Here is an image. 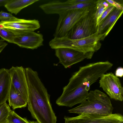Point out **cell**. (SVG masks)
<instances>
[{
    "label": "cell",
    "instance_id": "6da1fadb",
    "mask_svg": "<svg viewBox=\"0 0 123 123\" xmlns=\"http://www.w3.org/2000/svg\"><path fill=\"white\" fill-rule=\"evenodd\" d=\"M108 61L88 64L80 67L63 88L61 95L56 101L58 105L71 107L86 99L91 86L112 68Z\"/></svg>",
    "mask_w": 123,
    "mask_h": 123
},
{
    "label": "cell",
    "instance_id": "7a4b0ae2",
    "mask_svg": "<svg viewBox=\"0 0 123 123\" xmlns=\"http://www.w3.org/2000/svg\"><path fill=\"white\" fill-rule=\"evenodd\" d=\"M25 71L28 88V110L38 123H56L50 95L37 72L29 67L25 68Z\"/></svg>",
    "mask_w": 123,
    "mask_h": 123
},
{
    "label": "cell",
    "instance_id": "3957f363",
    "mask_svg": "<svg viewBox=\"0 0 123 123\" xmlns=\"http://www.w3.org/2000/svg\"><path fill=\"white\" fill-rule=\"evenodd\" d=\"M104 35V34H99L97 31L90 36L78 39H72L66 36L60 38L54 37L49 41V44L52 49H71L86 55L91 59L94 53L101 48V44L100 41L103 40Z\"/></svg>",
    "mask_w": 123,
    "mask_h": 123
},
{
    "label": "cell",
    "instance_id": "277c9868",
    "mask_svg": "<svg viewBox=\"0 0 123 123\" xmlns=\"http://www.w3.org/2000/svg\"><path fill=\"white\" fill-rule=\"evenodd\" d=\"M113 107L110 98L101 91H90L79 106L68 110L69 113L106 115L112 113Z\"/></svg>",
    "mask_w": 123,
    "mask_h": 123
},
{
    "label": "cell",
    "instance_id": "5b68a950",
    "mask_svg": "<svg viewBox=\"0 0 123 123\" xmlns=\"http://www.w3.org/2000/svg\"><path fill=\"white\" fill-rule=\"evenodd\" d=\"M69 10L59 14L57 25L54 34V37L66 36L75 25L95 6Z\"/></svg>",
    "mask_w": 123,
    "mask_h": 123
},
{
    "label": "cell",
    "instance_id": "8992f818",
    "mask_svg": "<svg viewBox=\"0 0 123 123\" xmlns=\"http://www.w3.org/2000/svg\"><path fill=\"white\" fill-rule=\"evenodd\" d=\"M95 7V6L75 25L66 36L72 39H78L90 36L97 32V27L94 18Z\"/></svg>",
    "mask_w": 123,
    "mask_h": 123
},
{
    "label": "cell",
    "instance_id": "52a82bcc",
    "mask_svg": "<svg viewBox=\"0 0 123 123\" xmlns=\"http://www.w3.org/2000/svg\"><path fill=\"white\" fill-rule=\"evenodd\" d=\"M40 27L39 21L36 19L16 18L6 22H0V27L12 32L15 36L34 31Z\"/></svg>",
    "mask_w": 123,
    "mask_h": 123
},
{
    "label": "cell",
    "instance_id": "ba28073f",
    "mask_svg": "<svg viewBox=\"0 0 123 123\" xmlns=\"http://www.w3.org/2000/svg\"><path fill=\"white\" fill-rule=\"evenodd\" d=\"M99 87L110 98L122 101L123 100V87L118 77L112 72L103 74L100 78Z\"/></svg>",
    "mask_w": 123,
    "mask_h": 123
},
{
    "label": "cell",
    "instance_id": "9c48e42d",
    "mask_svg": "<svg viewBox=\"0 0 123 123\" xmlns=\"http://www.w3.org/2000/svg\"><path fill=\"white\" fill-rule=\"evenodd\" d=\"M64 119L65 123H123V116L118 113L106 115L84 114Z\"/></svg>",
    "mask_w": 123,
    "mask_h": 123
},
{
    "label": "cell",
    "instance_id": "30bf717a",
    "mask_svg": "<svg viewBox=\"0 0 123 123\" xmlns=\"http://www.w3.org/2000/svg\"><path fill=\"white\" fill-rule=\"evenodd\" d=\"M8 70L12 85L16 91L28 102V88L25 69L22 66H12Z\"/></svg>",
    "mask_w": 123,
    "mask_h": 123
},
{
    "label": "cell",
    "instance_id": "8fae6325",
    "mask_svg": "<svg viewBox=\"0 0 123 123\" xmlns=\"http://www.w3.org/2000/svg\"><path fill=\"white\" fill-rule=\"evenodd\" d=\"M55 50V55L59 62L66 68L83 61L89 59L86 55L74 50L67 48H60Z\"/></svg>",
    "mask_w": 123,
    "mask_h": 123
},
{
    "label": "cell",
    "instance_id": "7c38bea8",
    "mask_svg": "<svg viewBox=\"0 0 123 123\" xmlns=\"http://www.w3.org/2000/svg\"><path fill=\"white\" fill-rule=\"evenodd\" d=\"M43 35L34 31L15 36L13 43L20 47L34 49L43 45Z\"/></svg>",
    "mask_w": 123,
    "mask_h": 123
},
{
    "label": "cell",
    "instance_id": "4fadbf2b",
    "mask_svg": "<svg viewBox=\"0 0 123 123\" xmlns=\"http://www.w3.org/2000/svg\"><path fill=\"white\" fill-rule=\"evenodd\" d=\"M123 10L116 8L112 10L98 27L97 32L99 34H104L103 40L108 35L116 22L120 17Z\"/></svg>",
    "mask_w": 123,
    "mask_h": 123
},
{
    "label": "cell",
    "instance_id": "5bb4252c",
    "mask_svg": "<svg viewBox=\"0 0 123 123\" xmlns=\"http://www.w3.org/2000/svg\"><path fill=\"white\" fill-rule=\"evenodd\" d=\"M11 85V79L8 69H0V105L6 102Z\"/></svg>",
    "mask_w": 123,
    "mask_h": 123
},
{
    "label": "cell",
    "instance_id": "9a60e30c",
    "mask_svg": "<svg viewBox=\"0 0 123 123\" xmlns=\"http://www.w3.org/2000/svg\"><path fill=\"white\" fill-rule=\"evenodd\" d=\"M7 100L13 110L26 106L27 101L15 90L11 84Z\"/></svg>",
    "mask_w": 123,
    "mask_h": 123
},
{
    "label": "cell",
    "instance_id": "2e32d148",
    "mask_svg": "<svg viewBox=\"0 0 123 123\" xmlns=\"http://www.w3.org/2000/svg\"><path fill=\"white\" fill-rule=\"evenodd\" d=\"M38 0H8L4 6L7 11L15 15L23 9L37 2Z\"/></svg>",
    "mask_w": 123,
    "mask_h": 123
},
{
    "label": "cell",
    "instance_id": "e0dca14e",
    "mask_svg": "<svg viewBox=\"0 0 123 123\" xmlns=\"http://www.w3.org/2000/svg\"><path fill=\"white\" fill-rule=\"evenodd\" d=\"M111 4L105 0H97L95 9L94 14V18L96 24L104 12Z\"/></svg>",
    "mask_w": 123,
    "mask_h": 123
},
{
    "label": "cell",
    "instance_id": "ac0fdd59",
    "mask_svg": "<svg viewBox=\"0 0 123 123\" xmlns=\"http://www.w3.org/2000/svg\"><path fill=\"white\" fill-rule=\"evenodd\" d=\"M7 123H29L25 118H22L11 110L7 117Z\"/></svg>",
    "mask_w": 123,
    "mask_h": 123
},
{
    "label": "cell",
    "instance_id": "d6986e66",
    "mask_svg": "<svg viewBox=\"0 0 123 123\" xmlns=\"http://www.w3.org/2000/svg\"><path fill=\"white\" fill-rule=\"evenodd\" d=\"M11 110L6 102L0 105V123H7V117Z\"/></svg>",
    "mask_w": 123,
    "mask_h": 123
},
{
    "label": "cell",
    "instance_id": "ffe728a7",
    "mask_svg": "<svg viewBox=\"0 0 123 123\" xmlns=\"http://www.w3.org/2000/svg\"><path fill=\"white\" fill-rule=\"evenodd\" d=\"M0 36L4 40L13 43L15 36L8 31L0 27Z\"/></svg>",
    "mask_w": 123,
    "mask_h": 123
},
{
    "label": "cell",
    "instance_id": "44dd1931",
    "mask_svg": "<svg viewBox=\"0 0 123 123\" xmlns=\"http://www.w3.org/2000/svg\"><path fill=\"white\" fill-rule=\"evenodd\" d=\"M115 8L113 6L110 5L104 12L99 19L97 24V27L108 15Z\"/></svg>",
    "mask_w": 123,
    "mask_h": 123
},
{
    "label": "cell",
    "instance_id": "7402d4cb",
    "mask_svg": "<svg viewBox=\"0 0 123 123\" xmlns=\"http://www.w3.org/2000/svg\"><path fill=\"white\" fill-rule=\"evenodd\" d=\"M11 14L2 11L0 12V22H6L16 18Z\"/></svg>",
    "mask_w": 123,
    "mask_h": 123
},
{
    "label": "cell",
    "instance_id": "603a6c76",
    "mask_svg": "<svg viewBox=\"0 0 123 123\" xmlns=\"http://www.w3.org/2000/svg\"><path fill=\"white\" fill-rule=\"evenodd\" d=\"M106 0L110 4L114 6L116 8L119 10H123V5L119 2L112 0Z\"/></svg>",
    "mask_w": 123,
    "mask_h": 123
},
{
    "label": "cell",
    "instance_id": "cb8c5ba5",
    "mask_svg": "<svg viewBox=\"0 0 123 123\" xmlns=\"http://www.w3.org/2000/svg\"><path fill=\"white\" fill-rule=\"evenodd\" d=\"M123 75V68L119 67L116 69L115 72V76L117 77H122Z\"/></svg>",
    "mask_w": 123,
    "mask_h": 123
},
{
    "label": "cell",
    "instance_id": "d4e9b609",
    "mask_svg": "<svg viewBox=\"0 0 123 123\" xmlns=\"http://www.w3.org/2000/svg\"><path fill=\"white\" fill-rule=\"evenodd\" d=\"M7 45V43L5 42L2 39L0 40V53Z\"/></svg>",
    "mask_w": 123,
    "mask_h": 123
},
{
    "label": "cell",
    "instance_id": "484cf974",
    "mask_svg": "<svg viewBox=\"0 0 123 123\" xmlns=\"http://www.w3.org/2000/svg\"><path fill=\"white\" fill-rule=\"evenodd\" d=\"M8 0H0V7L5 6Z\"/></svg>",
    "mask_w": 123,
    "mask_h": 123
},
{
    "label": "cell",
    "instance_id": "4316f807",
    "mask_svg": "<svg viewBox=\"0 0 123 123\" xmlns=\"http://www.w3.org/2000/svg\"><path fill=\"white\" fill-rule=\"evenodd\" d=\"M29 123H38V122L36 121H30L29 122Z\"/></svg>",
    "mask_w": 123,
    "mask_h": 123
}]
</instances>
